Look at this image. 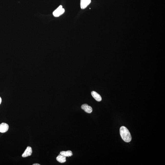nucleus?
<instances>
[{"instance_id": "1", "label": "nucleus", "mask_w": 165, "mask_h": 165, "mask_svg": "<svg viewBox=\"0 0 165 165\" xmlns=\"http://www.w3.org/2000/svg\"><path fill=\"white\" fill-rule=\"evenodd\" d=\"M121 137L125 142H129L131 140V136L130 132L126 127H121L120 129Z\"/></svg>"}, {"instance_id": "2", "label": "nucleus", "mask_w": 165, "mask_h": 165, "mask_svg": "<svg viewBox=\"0 0 165 165\" xmlns=\"http://www.w3.org/2000/svg\"><path fill=\"white\" fill-rule=\"evenodd\" d=\"M65 12V9L63 8L62 5H60L53 12V14L54 17H57L62 15Z\"/></svg>"}, {"instance_id": "3", "label": "nucleus", "mask_w": 165, "mask_h": 165, "mask_svg": "<svg viewBox=\"0 0 165 165\" xmlns=\"http://www.w3.org/2000/svg\"><path fill=\"white\" fill-rule=\"evenodd\" d=\"M9 128L7 124L3 123L0 125V132L2 133H6L8 130Z\"/></svg>"}, {"instance_id": "4", "label": "nucleus", "mask_w": 165, "mask_h": 165, "mask_svg": "<svg viewBox=\"0 0 165 165\" xmlns=\"http://www.w3.org/2000/svg\"><path fill=\"white\" fill-rule=\"evenodd\" d=\"M32 153V148L30 147H28L27 148L26 150H25L22 155V156L23 158L30 156Z\"/></svg>"}, {"instance_id": "5", "label": "nucleus", "mask_w": 165, "mask_h": 165, "mask_svg": "<svg viewBox=\"0 0 165 165\" xmlns=\"http://www.w3.org/2000/svg\"><path fill=\"white\" fill-rule=\"evenodd\" d=\"M91 0H81V8L82 9H84L87 7L88 5L90 4Z\"/></svg>"}, {"instance_id": "6", "label": "nucleus", "mask_w": 165, "mask_h": 165, "mask_svg": "<svg viewBox=\"0 0 165 165\" xmlns=\"http://www.w3.org/2000/svg\"><path fill=\"white\" fill-rule=\"evenodd\" d=\"M81 109L85 112L86 113L90 114L92 112V109L90 106H89L87 104H84L82 105Z\"/></svg>"}, {"instance_id": "7", "label": "nucleus", "mask_w": 165, "mask_h": 165, "mask_svg": "<svg viewBox=\"0 0 165 165\" xmlns=\"http://www.w3.org/2000/svg\"><path fill=\"white\" fill-rule=\"evenodd\" d=\"M91 94L93 97L98 102H100L102 100V97L100 95L95 91H92L91 92Z\"/></svg>"}, {"instance_id": "8", "label": "nucleus", "mask_w": 165, "mask_h": 165, "mask_svg": "<svg viewBox=\"0 0 165 165\" xmlns=\"http://www.w3.org/2000/svg\"><path fill=\"white\" fill-rule=\"evenodd\" d=\"M60 155L65 157H69L73 155V153L71 151L68 150L67 151H62L60 152Z\"/></svg>"}, {"instance_id": "9", "label": "nucleus", "mask_w": 165, "mask_h": 165, "mask_svg": "<svg viewBox=\"0 0 165 165\" xmlns=\"http://www.w3.org/2000/svg\"><path fill=\"white\" fill-rule=\"evenodd\" d=\"M56 160L60 163H65L66 161V157L63 156L61 155H59L57 157Z\"/></svg>"}, {"instance_id": "10", "label": "nucleus", "mask_w": 165, "mask_h": 165, "mask_svg": "<svg viewBox=\"0 0 165 165\" xmlns=\"http://www.w3.org/2000/svg\"><path fill=\"white\" fill-rule=\"evenodd\" d=\"M2 102V99L1 97H0V105H1Z\"/></svg>"}, {"instance_id": "11", "label": "nucleus", "mask_w": 165, "mask_h": 165, "mask_svg": "<svg viewBox=\"0 0 165 165\" xmlns=\"http://www.w3.org/2000/svg\"><path fill=\"white\" fill-rule=\"evenodd\" d=\"M33 165H40V164H33Z\"/></svg>"}]
</instances>
